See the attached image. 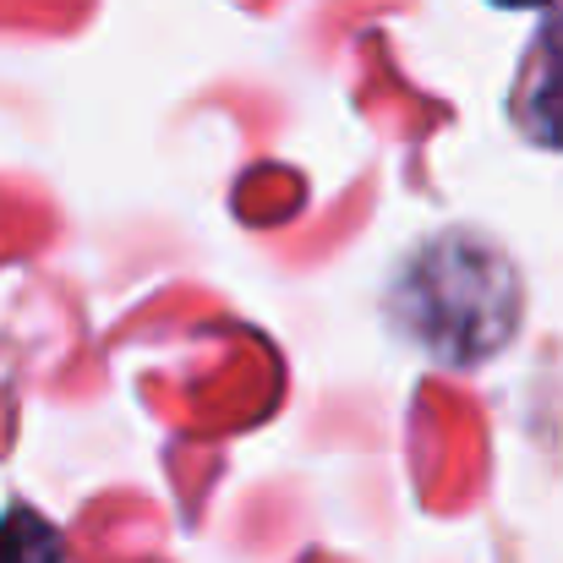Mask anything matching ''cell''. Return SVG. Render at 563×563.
Returning <instances> with one entry per match:
<instances>
[{
  "mask_svg": "<svg viewBox=\"0 0 563 563\" xmlns=\"http://www.w3.org/2000/svg\"><path fill=\"white\" fill-rule=\"evenodd\" d=\"M394 318L449 367L487 362L520 329V274L476 230L427 241L394 285Z\"/></svg>",
  "mask_w": 563,
  "mask_h": 563,
  "instance_id": "cell-1",
  "label": "cell"
},
{
  "mask_svg": "<svg viewBox=\"0 0 563 563\" xmlns=\"http://www.w3.org/2000/svg\"><path fill=\"white\" fill-rule=\"evenodd\" d=\"M526 126L548 148H563V16L537 38V60L526 77Z\"/></svg>",
  "mask_w": 563,
  "mask_h": 563,
  "instance_id": "cell-2",
  "label": "cell"
},
{
  "mask_svg": "<svg viewBox=\"0 0 563 563\" xmlns=\"http://www.w3.org/2000/svg\"><path fill=\"white\" fill-rule=\"evenodd\" d=\"M0 563H66V553H60V537L44 515L5 509L0 515Z\"/></svg>",
  "mask_w": 563,
  "mask_h": 563,
  "instance_id": "cell-3",
  "label": "cell"
},
{
  "mask_svg": "<svg viewBox=\"0 0 563 563\" xmlns=\"http://www.w3.org/2000/svg\"><path fill=\"white\" fill-rule=\"evenodd\" d=\"M498 5H553V0H498Z\"/></svg>",
  "mask_w": 563,
  "mask_h": 563,
  "instance_id": "cell-4",
  "label": "cell"
}]
</instances>
